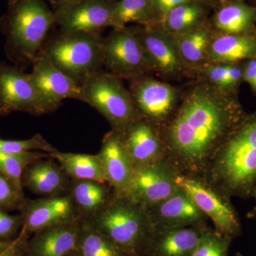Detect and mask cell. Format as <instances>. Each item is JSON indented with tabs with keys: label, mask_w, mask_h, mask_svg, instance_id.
Wrapping results in <instances>:
<instances>
[{
	"label": "cell",
	"mask_w": 256,
	"mask_h": 256,
	"mask_svg": "<svg viewBox=\"0 0 256 256\" xmlns=\"http://www.w3.org/2000/svg\"><path fill=\"white\" fill-rule=\"evenodd\" d=\"M208 6L200 2L178 5L166 14L158 28L171 36L191 31L206 24Z\"/></svg>",
	"instance_id": "27"
},
{
	"label": "cell",
	"mask_w": 256,
	"mask_h": 256,
	"mask_svg": "<svg viewBox=\"0 0 256 256\" xmlns=\"http://www.w3.org/2000/svg\"><path fill=\"white\" fill-rule=\"evenodd\" d=\"M129 23L142 26H152L150 0H118L114 8L112 28H120Z\"/></svg>",
	"instance_id": "30"
},
{
	"label": "cell",
	"mask_w": 256,
	"mask_h": 256,
	"mask_svg": "<svg viewBox=\"0 0 256 256\" xmlns=\"http://www.w3.org/2000/svg\"><path fill=\"white\" fill-rule=\"evenodd\" d=\"M13 240H14V239H13ZM13 240H2V239H0V252H4L5 249L8 248L11 245Z\"/></svg>",
	"instance_id": "40"
},
{
	"label": "cell",
	"mask_w": 256,
	"mask_h": 256,
	"mask_svg": "<svg viewBox=\"0 0 256 256\" xmlns=\"http://www.w3.org/2000/svg\"><path fill=\"white\" fill-rule=\"evenodd\" d=\"M242 63L207 64L197 72L196 78L205 79L220 92L238 95L244 82Z\"/></svg>",
	"instance_id": "28"
},
{
	"label": "cell",
	"mask_w": 256,
	"mask_h": 256,
	"mask_svg": "<svg viewBox=\"0 0 256 256\" xmlns=\"http://www.w3.org/2000/svg\"><path fill=\"white\" fill-rule=\"evenodd\" d=\"M212 31L240 34L256 32V8L242 0L223 3L212 20Z\"/></svg>",
	"instance_id": "23"
},
{
	"label": "cell",
	"mask_w": 256,
	"mask_h": 256,
	"mask_svg": "<svg viewBox=\"0 0 256 256\" xmlns=\"http://www.w3.org/2000/svg\"><path fill=\"white\" fill-rule=\"evenodd\" d=\"M218 1L222 3H225L226 2L230 1V0H218Z\"/></svg>",
	"instance_id": "44"
},
{
	"label": "cell",
	"mask_w": 256,
	"mask_h": 256,
	"mask_svg": "<svg viewBox=\"0 0 256 256\" xmlns=\"http://www.w3.org/2000/svg\"><path fill=\"white\" fill-rule=\"evenodd\" d=\"M22 228L21 216L10 215L8 212L0 210V239L13 240Z\"/></svg>",
	"instance_id": "36"
},
{
	"label": "cell",
	"mask_w": 256,
	"mask_h": 256,
	"mask_svg": "<svg viewBox=\"0 0 256 256\" xmlns=\"http://www.w3.org/2000/svg\"><path fill=\"white\" fill-rule=\"evenodd\" d=\"M252 198L255 200V204H254V206H252V210H249L248 212L246 217L248 220H256V188H255V191H254V196H252Z\"/></svg>",
	"instance_id": "39"
},
{
	"label": "cell",
	"mask_w": 256,
	"mask_h": 256,
	"mask_svg": "<svg viewBox=\"0 0 256 256\" xmlns=\"http://www.w3.org/2000/svg\"><path fill=\"white\" fill-rule=\"evenodd\" d=\"M206 226L156 228L148 256H191Z\"/></svg>",
	"instance_id": "22"
},
{
	"label": "cell",
	"mask_w": 256,
	"mask_h": 256,
	"mask_svg": "<svg viewBox=\"0 0 256 256\" xmlns=\"http://www.w3.org/2000/svg\"><path fill=\"white\" fill-rule=\"evenodd\" d=\"M148 210L156 228L204 227L208 220L180 186L171 196Z\"/></svg>",
	"instance_id": "16"
},
{
	"label": "cell",
	"mask_w": 256,
	"mask_h": 256,
	"mask_svg": "<svg viewBox=\"0 0 256 256\" xmlns=\"http://www.w3.org/2000/svg\"><path fill=\"white\" fill-rule=\"evenodd\" d=\"M102 41L97 32H62L43 50L56 66L79 85L102 70Z\"/></svg>",
	"instance_id": "5"
},
{
	"label": "cell",
	"mask_w": 256,
	"mask_h": 256,
	"mask_svg": "<svg viewBox=\"0 0 256 256\" xmlns=\"http://www.w3.org/2000/svg\"><path fill=\"white\" fill-rule=\"evenodd\" d=\"M176 184L212 220L216 232L233 240L242 235V223L232 198L203 178L178 174Z\"/></svg>",
	"instance_id": "7"
},
{
	"label": "cell",
	"mask_w": 256,
	"mask_h": 256,
	"mask_svg": "<svg viewBox=\"0 0 256 256\" xmlns=\"http://www.w3.org/2000/svg\"><path fill=\"white\" fill-rule=\"evenodd\" d=\"M67 256H78V255L76 252H70V254H68Z\"/></svg>",
	"instance_id": "42"
},
{
	"label": "cell",
	"mask_w": 256,
	"mask_h": 256,
	"mask_svg": "<svg viewBox=\"0 0 256 256\" xmlns=\"http://www.w3.org/2000/svg\"><path fill=\"white\" fill-rule=\"evenodd\" d=\"M129 90L138 114L156 128L171 118L181 100L182 90L146 74L129 80Z\"/></svg>",
	"instance_id": "9"
},
{
	"label": "cell",
	"mask_w": 256,
	"mask_h": 256,
	"mask_svg": "<svg viewBox=\"0 0 256 256\" xmlns=\"http://www.w3.org/2000/svg\"><path fill=\"white\" fill-rule=\"evenodd\" d=\"M22 184L35 194L50 197L68 192L70 181L62 166L46 158L28 165L24 172Z\"/></svg>",
	"instance_id": "20"
},
{
	"label": "cell",
	"mask_w": 256,
	"mask_h": 256,
	"mask_svg": "<svg viewBox=\"0 0 256 256\" xmlns=\"http://www.w3.org/2000/svg\"><path fill=\"white\" fill-rule=\"evenodd\" d=\"M256 56V32L240 34L212 31L208 64H238Z\"/></svg>",
	"instance_id": "21"
},
{
	"label": "cell",
	"mask_w": 256,
	"mask_h": 256,
	"mask_svg": "<svg viewBox=\"0 0 256 256\" xmlns=\"http://www.w3.org/2000/svg\"><path fill=\"white\" fill-rule=\"evenodd\" d=\"M82 217L35 234L25 256H67L76 252Z\"/></svg>",
	"instance_id": "19"
},
{
	"label": "cell",
	"mask_w": 256,
	"mask_h": 256,
	"mask_svg": "<svg viewBox=\"0 0 256 256\" xmlns=\"http://www.w3.org/2000/svg\"></svg>",
	"instance_id": "46"
},
{
	"label": "cell",
	"mask_w": 256,
	"mask_h": 256,
	"mask_svg": "<svg viewBox=\"0 0 256 256\" xmlns=\"http://www.w3.org/2000/svg\"><path fill=\"white\" fill-rule=\"evenodd\" d=\"M246 114L238 95L220 92L196 77L182 90L174 114L159 128L165 159L178 174L203 178Z\"/></svg>",
	"instance_id": "1"
},
{
	"label": "cell",
	"mask_w": 256,
	"mask_h": 256,
	"mask_svg": "<svg viewBox=\"0 0 256 256\" xmlns=\"http://www.w3.org/2000/svg\"><path fill=\"white\" fill-rule=\"evenodd\" d=\"M46 158H50V154L41 151L0 154V172L14 184L18 192L24 194L22 178L25 170L32 163Z\"/></svg>",
	"instance_id": "31"
},
{
	"label": "cell",
	"mask_w": 256,
	"mask_h": 256,
	"mask_svg": "<svg viewBox=\"0 0 256 256\" xmlns=\"http://www.w3.org/2000/svg\"><path fill=\"white\" fill-rule=\"evenodd\" d=\"M112 188L94 180H72L68 194L82 218H92L110 201Z\"/></svg>",
	"instance_id": "24"
},
{
	"label": "cell",
	"mask_w": 256,
	"mask_h": 256,
	"mask_svg": "<svg viewBox=\"0 0 256 256\" xmlns=\"http://www.w3.org/2000/svg\"><path fill=\"white\" fill-rule=\"evenodd\" d=\"M48 2L50 3V4H52L54 5V6H55V0H48Z\"/></svg>",
	"instance_id": "43"
},
{
	"label": "cell",
	"mask_w": 256,
	"mask_h": 256,
	"mask_svg": "<svg viewBox=\"0 0 256 256\" xmlns=\"http://www.w3.org/2000/svg\"><path fill=\"white\" fill-rule=\"evenodd\" d=\"M18 210L22 227L30 234H37L80 217L69 194L25 200Z\"/></svg>",
	"instance_id": "15"
},
{
	"label": "cell",
	"mask_w": 256,
	"mask_h": 256,
	"mask_svg": "<svg viewBox=\"0 0 256 256\" xmlns=\"http://www.w3.org/2000/svg\"><path fill=\"white\" fill-rule=\"evenodd\" d=\"M139 26L114 28L102 41V62L108 72L120 78L152 74L139 37Z\"/></svg>",
	"instance_id": "8"
},
{
	"label": "cell",
	"mask_w": 256,
	"mask_h": 256,
	"mask_svg": "<svg viewBox=\"0 0 256 256\" xmlns=\"http://www.w3.org/2000/svg\"><path fill=\"white\" fill-rule=\"evenodd\" d=\"M76 252L78 256H124L85 218L80 220Z\"/></svg>",
	"instance_id": "29"
},
{
	"label": "cell",
	"mask_w": 256,
	"mask_h": 256,
	"mask_svg": "<svg viewBox=\"0 0 256 256\" xmlns=\"http://www.w3.org/2000/svg\"><path fill=\"white\" fill-rule=\"evenodd\" d=\"M153 14L152 26H158L164 20L166 14L178 5L190 2H200L210 5H214V0H150Z\"/></svg>",
	"instance_id": "35"
},
{
	"label": "cell",
	"mask_w": 256,
	"mask_h": 256,
	"mask_svg": "<svg viewBox=\"0 0 256 256\" xmlns=\"http://www.w3.org/2000/svg\"><path fill=\"white\" fill-rule=\"evenodd\" d=\"M119 132L134 168L165 158L164 143L159 129L146 120H138Z\"/></svg>",
	"instance_id": "18"
},
{
	"label": "cell",
	"mask_w": 256,
	"mask_h": 256,
	"mask_svg": "<svg viewBox=\"0 0 256 256\" xmlns=\"http://www.w3.org/2000/svg\"><path fill=\"white\" fill-rule=\"evenodd\" d=\"M106 182L116 194H127L132 182L134 166L122 142L120 133L111 130L104 136L98 153Z\"/></svg>",
	"instance_id": "17"
},
{
	"label": "cell",
	"mask_w": 256,
	"mask_h": 256,
	"mask_svg": "<svg viewBox=\"0 0 256 256\" xmlns=\"http://www.w3.org/2000/svg\"><path fill=\"white\" fill-rule=\"evenodd\" d=\"M236 256H242V254H240V252H237Z\"/></svg>",
	"instance_id": "45"
},
{
	"label": "cell",
	"mask_w": 256,
	"mask_h": 256,
	"mask_svg": "<svg viewBox=\"0 0 256 256\" xmlns=\"http://www.w3.org/2000/svg\"><path fill=\"white\" fill-rule=\"evenodd\" d=\"M82 102L96 109L112 130L122 132L141 117L122 79L109 72L99 70L80 84Z\"/></svg>",
	"instance_id": "6"
},
{
	"label": "cell",
	"mask_w": 256,
	"mask_h": 256,
	"mask_svg": "<svg viewBox=\"0 0 256 256\" xmlns=\"http://www.w3.org/2000/svg\"><path fill=\"white\" fill-rule=\"evenodd\" d=\"M30 234L22 227L18 236L13 240L11 245L5 249L4 252H0V256H24L30 240Z\"/></svg>",
	"instance_id": "37"
},
{
	"label": "cell",
	"mask_w": 256,
	"mask_h": 256,
	"mask_svg": "<svg viewBox=\"0 0 256 256\" xmlns=\"http://www.w3.org/2000/svg\"><path fill=\"white\" fill-rule=\"evenodd\" d=\"M56 150L41 134L23 140H6L0 139V154H20L28 152L41 151L52 153Z\"/></svg>",
	"instance_id": "33"
},
{
	"label": "cell",
	"mask_w": 256,
	"mask_h": 256,
	"mask_svg": "<svg viewBox=\"0 0 256 256\" xmlns=\"http://www.w3.org/2000/svg\"><path fill=\"white\" fill-rule=\"evenodd\" d=\"M242 80L246 82L254 95L256 96V56L242 63Z\"/></svg>",
	"instance_id": "38"
},
{
	"label": "cell",
	"mask_w": 256,
	"mask_h": 256,
	"mask_svg": "<svg viewBox=\"0 0 256 256\" xmlns=\"http://www.w3.org/2000/svg\"><path fill=\"white\" fill-rule=\"evenodd\" d=\"M87 220L124 256H148L156 226L148 208L127 195L114 193L106 206Z\"/></svg>",
	"instance_id": "4"
},
{
	"label": "cell",
	"mask_w": 256,
	"mask_h": 256,
	"mask_svg": "<svg viewBox=\"0 0 256 256\" xmlns=\"http://www.w3.org/2000/svg\"><path fill=\"white\" fill-rule=\"evenodd\" d=\"M24 194L0 172V210L9 212L20 210L25 202Z\"/></svg>",
	"instance_id": "34"
},
{
	"label": "cell",
	"mask_w": 256,
	"mask_h": 256,
	"mask_svg": "<svg viewBox=\"0 0 256 256\" xmlns=\"http://www.w3.org/2000/svg\"><path fill=\"white\" fill-rule=\"evenodd\" d=\"M178 170L168 160L134 168L127 195L143 206H153L171 196L176 188Z\"/></svg>",
	"instance_id": "13"
},
{
	"label": "cell",
	"mask_w": 256,
	"mask_h": 256,
	"mask_svg": "<svg viewBox=\"0 0 256 256\" xmlns=\"http://www.w3.org/2000/svg\"><path fill=\"white\" fill-rule=\"evenodd\" d=\"M76 1V0H55V6L60 3L62 2H68Z\"/></svg>",
	"instance_id": "41"
},
{
	"label": "cell",
	"mask_w": 256,
	"mask_h": 256,
	"mask_svg": "<svg viewBox=\"0 0 256 256\" xmlns=\"http://www.w3.org/2000/svg\"><path fill=\"white\" fill-rule=\"evenodd\" d=\"M14 112L38 116L53 110L38 94L30 74L0 62V117Z\"/></svg>",
	"instance_id": "10"
},
{
	"label": "cell",
	"mask_w": 256,
	"mask_h": 256,
	"mask_svg": "<svg viewBox=\"0 0 256 256\" xmlns=\"http://www.w3.org/2000/svg\"><path fill=\"white\" fill-rule=\"evenodd\" d=\"M232 242L233 239L218 234L214 228L206 226L191 256H228Z\"/></svg>",
	"instance_id": "32"
},
{
	"label": "cell",
	"mask_w": 256,
	"mask_h": 256,
	"mask_svg": "<svg viewBox=\"0 0 256 256\" xmlns=\"http://www.w3.org/2000/svg\"><path fill=\"white\" fill-rule=\"evenodd\" d=\"M48 154L50 159L58 161L66 174L72 180H94L99 182H106L105 173L98 154L63 152L57 150Z\"/></svg>",
	"instance_id": "26"
},
{
	"label": "cell",
	"mask_w": 256,
	"mask_h": 256,
	"mask_svg": "<svg viewBox=\"0 0 256 256\" xmlns=\"http://www.w3.org/2000/svg\"><path fill=\"white\" fill-rule=\"evenodd\" d=\"M212 30L204 24L191 31L172 36L174 38L180 56L194 77L204 66L208 64V50Z\"/></svg>",
	"instance_id": "25"
},
{
	"label": "cell",
	"mask_w": 256,
	"mask_h": 256,
	"mask_svg": "<svg viewBox=\"0 0 256 256\" xmlns=\"http://www.w3.org/2000/svg\"><path fill=\"white\" fill-rule=\"evenodd\" d=\"M203 178L230 198H252L256 188V111L246 112L217 152Z\"/></svg>",
	"instance_id": "2"
},
{
	"label": "cell",
	"mask_w": 256,
	"mask_h": 256,
	"mask_svg": "<svg viewBox=\"0 0 256 256\" xmlns=\"http://www.w3.org/2000/svg\"><path fill=\"white\" fill-rule=\"evenodd\" d=\"M117 0H76L56 5L55 22L62 32H99L112 26Z\"/></svg>",
	"instance_id": "12"
},
{
	"label": "cell",
	"mask_w": 256,
	"mask_h": 256,
	"mask_svg": "<svg viewBox=\"0 0 256 256\" xmlns=\"http://www.w3.org/2000/svg\"><path fill=\"white\" fill-rule=\"evenodd\" d=\"M55 24L54 13L45 0H10L6 14L0 18L6 58L24 70L43 48Z\"/></svg>",
	"instance_id": "3"
},
{
	"label": "cell",
	"mask_w": 256,
	"mask_h": 256,
	"mask_svg": "<svg viewBox=\"0 0 256 256\" xmlns=\"http://www.w3.org/2000/svg\"><path fill=\"white\" fill-rule=\"evenodd\" d=\"M139 37L150 66L152 74L164 82L194 77L184 63L174 38L156 26L139 28Z\"/></svg>",
	"instance_id": "11"
},
{
	"label": "cell",
	"mask_w": 256,
	"mask_h": 256,
	"mask_svg": "<svg viewBox=\"0 0 256 256\" xmlns=\"http://www.w3.org/2000/svg\"><path fill=\"white\" fill-rule=\"evenodd\" d=\"M32 66V82L53 112L66 99L82 101L80 86L57 68L44 50L38 54Z\"/></svg>",
	"instance_id": "14"
}]
</instances>
